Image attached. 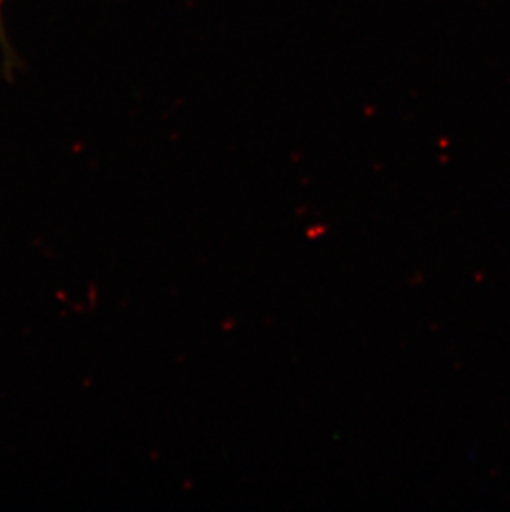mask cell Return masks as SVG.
<instances>
[{
	"mask_svg": "<svg viewBox=\"0 0 510 512\" xmlns=\"http://www.w3.org/2000/svg\"><path fill=\"white\" fill-rule=\"evenodd\" d=\"M0 27H2V22H0Z\"/></svg>",
	"mask_w": 510,
	"mask_h": 512,
	"instance_id": "1",
	"label": "cell"
}]
</instances>
